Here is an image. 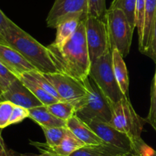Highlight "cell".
I'll list each match as a JSON object with an SVG mask.
<instances>
[{"instance_id": "cell-14", "label": "cell", "mask_w": 156, "mask_h": 156, "mask_svg": "<svg viewBox=\"0 0 156 156\" xmlns=\"http://www.w3.org/2000/svg\"><path fill=\"white\" fill-rule=\"evenodd\" d=\"M69 156H142L137 151H127L108 143L85 145Z\"/></svg>"}, {"instance_id": "cell-26", "label": "cell", "mask_w": 156, "mask_h": 156, "mask_svg": "<svg viewBox=\"0 0 156 156\" xmlns=\"http://www.w3.org/2000/svg\"><path fill=\"white\" fill-rule=\"evenodd\" d=\"M106 0H88V16L105 18Z\"/></svg>"}, {"instance_id": "cell-17", "label": "cell", "mask_w": 156, "mask_h": 156, "mask_svg": "<svg viewBox=\"0 0 156 156\" xmlns=\"http://www.w3.org/2000/svg\"><path fill=\"white\" fill-rule=\"evenodd\" d=\"M29 118L41 127H66V122L52 114L46 106L35 107L29 110Z\"/></svg>"}, {"instance_id": "cell-11", "label": "cell", "mask_w": 156, "mask_h": 156, "mask_svg": "<svg viewBox=\"0 0 156 156\" xmlns=\"http://www.w3.org/2000/svg\"><path fill=\"white\" fill-rule=\"evenodd\" d=\"M2 101H9L14 105L28 110L44 106L18 78L11 84L5 92L2 93Z\"/></svg>"}, {"instance_id": "cell-37", "label": "cell", "mask_w": 156, "mask_h": 156, "mask_svg": "<svg viewBox=\"0 0 156 156\" xmlns=\"http://www.w3.org/2000/svg\"><path fill=\"white\" fill-rule=\"evenodd\" d=\"M2 91L0 90V102H2Z\"/></svg>"}, {"instance_id": "cell-23", "label": "cell", "mask_w": 156, "mask_h": 156, "mask_svg": "<svg viewBox=\"0 0 156 156\" xmlns=\"http://www.w3.org/2000/svg\"><path fill=\"white\" fill-rule=\"evenodd\" d=\"M46 137V143L49 146H56L59 145L69 131L67 127H41Z\"/></svg>"}, {"instance_id": "cell-8", "label": "cell", "mask_w": 156, "mask_h": 156, "mask_svg": "<svg viewBox=\"0 0 156 156\" xmlns=\"http://www.w3.org/2000/svg\"><path fill=\"white\" fill-rule=\"evenodd\" d=\"M88 0H55L47 18V27L56 28L71 18L83 21L88 17Z\"/></svg>"}, {"instance_id": "cell-13", "label": "cell", "mask_w": 156, "mask_h": 156, "mask_svg": "<svg viewBox=\"0 0 156 156\" xmlns=\"http://www.w3.org/2000/svg\"><path fill=\"white\" fill-rule=\"evenodd\" d=\"M30 143L36 147L41 153H50L57 156H69L79 148L86 145L69 129L62 142L56 146H49L47 143L38 142H30Z\"/></svg>"}, {"instance_id": "cell-34", "label": "cell", "mask_w": 156, "mask_h": 156, "mask_svg": "<svg viewBox=\"0 0 156 156\" xmlns=\"http://www.w3.org/2000/svg\"><path fill=\"white\" fill-rule=\"evenodd\" d=\"M20 156H56L54 154H50V153H41V154H21Z\"/></svg>"}, {"instance_id": "cell-28", "label": "cell", "mask_w": 156, "mask_h": 156, "mask_svg": "<svg viewBox=\"0 0 156 156\" xmlns=\"http://www.w3.org/2000/svg\"><path fill=\"white\" fill-rule=\"evenodd\" d=\"M14 104L9 101H2L0 102V128L9 126L11 116L14 109Z\"/></svg>"}, {"instance_id": "cell-18", "label": "cell", "mask_w": 156, "mask_h": 156, "mask_svg": "<svg viewBox=\"0 0 156 156\" xmlns=\"http://www.w3.org/2000/svg\"><path fill=\"white\" fill-rule=\"evenodd\" d=\"M112 60L114 73L119 84V87L122 93L125 96H128L129 84L128 70L126 64L123 61V58L117 49L112 50Z\"/></svg>"}, {"instance_id": "cell-35", "label": "cell", "mask_w": 156, "mask_h": 156, "mask_svg": "<svg viewBox=\"0 0 156 156\" xmlns=\"http://www.w3.org/2000/svg\"><path fill=\"white\" fill-rule=\"evenodd\" d=\"M2 156H15V154H14V152L8 149V151Z\"/></svg>"}, {"instance_id": "cell-21", "label": "cell", "mask_w": 156, "mask_h": 156, "mask_svg": "<svg viewBox=\"0 0 156 156\" xmlns=\"http://www.w3.org/2000/svg\"><path fill=\"white\" fill-rule=\"evenodd\" d=\"M46 106L52 114L66 122H67L76 113L75 104L67 101H59Z\"/></svg>"}, {"instance_id": "cell-31", "label": "cell", "mask_w": 156, "mask_h": 156, "mask_svg": "<svg viewBox=\"0 0 156 156\" xmlns=\"http://www.w3.org/2000/svg\"><path fill=\"white\" fill-rule=\"evenodd\" d=\"M12 21L9 19L2 11L0 9V36L3 34V32L6 30L8 27L12 24Z\"/></svg>"}, {"instance_id": "cell-30", "label": "cell", "mask_w": 156, "mask_h": 156, "mask_svg": "<svg viewBox=\"0 0 156 156\" xmlns=\"http://www.w3.org/2000/svg\"><path fill=\"white\" fill-rule=\"evenodd\" d=\"M147 54L149 55L156 63V16L153 30H152V39H151V43Z\"/></svg>"}, {"instance_id": "cell-19", "label": "cell", "mask_w": 156, "mask_h": 156, "mask_svg": "<svg viewBox=\"0 0 156 156\" xmlns=\"http://www.w3.org/2000/svg\"><path fill=\"white\" fill-rule=\"evenodd\" d=\"M81 21L77 18H71L60 23L56 27V39L53 44L58 47H62L76 33Z\"/></svg>"}, {"instance_id": "cell-24", "label": "cell", "mask_w": 156, "mask_h": 156, "mask_svg": "<svg viewBox=\"0 0 156 156\" xmlns=\"http://www.w3.org/2000/svg\"><path fill=\"white\" fill-rule=\"evenodd\" d=\"M27 75L31 78L33 80H34L37 84L39 86H41L44 90L47 92V93H50V95H52L53 96H54L55 98L59 99V101H63L60 98V96H59V94L56 92V89L53 87V86L52 85L51 83L45 77L44 74L42 73H41L38 70H34V71H30L27 73Z\"/></svg>"}, {"instance_id": "cell-5", "label": "cell", "mask_w": 156, "mask_h": 156, "mask_svg": "<svg viewBox=\"0 0 156 156\" xmlns=\"http://www.w3.org/2000/svg\"><path fill=\"white\" fill-rule=\"evenodd\" d=\"M89 76L112 104L117 103L125 96L114 75L112 51L91 62Z\"/></svg>"}, {"instance_id": "cell-38", "label": "cell", "mask_w": 156, "mask_h": 156, "mask_svg": "<svg viewBox=\"0 0 156 156\" xmlns=\"http://www.w3.org/2000/svg\"><path fill=\"white\" fill-rule=\"evenodd\" d=\"M56 156H57V155H56Z\"/></svg>"}, {"instance_id": "cell-27", "label": "cell", "mask_w": 156, "mask_h": 156, "mask_svg": "<svg viewBox=\"0 0 156 156\" xmlns=\"http://www.w3.org/2000/svg\"><path fill=\"white\" fill-rule=\"evenodd\" d=\"M17 78L13 73L0 62V90L2 93L5 92Z\"/></svg>"}, {"instance_id": "cell-32", "label": "cell", "mask_w": 156, "mask_h": 156, "mask_svg": "<svg viewBox=\"0 0 156 156\" xmlns=\"http://www.w3.org/2000/svg\"><path fill=\"white\" fill-rule=\"evenodd\" d=\"M140 152L141 153L142 156H152L149 151V145L145 143L144 142L140 145Z\"/></svg>"}, {"instance_id": "cell-15", "label": "cell", "mask_w": 156, "mask_h": 156, "mask_svg": "<svg viewBox=\"0 0 156 156\" xmlns=\"http://www.w3.org/2000/svg\"><path fill=\"white\" fill-rule=\"evenodd\" d=\"M66 127L86 145L105 143L84 121L74 115L66 122Z\"/></svg>"}, {"instance_id": "cell-20", "label": "cell", "mask_w": 156, "mask_h": 156, "mask_svg": "<svg viewBox=\"0 0 156 156\" xmlns=\"http://www.w3.org/2000/svg\"><path fill=\"white\" fill-rule=\"evenodd\" d=\"M18 79L22 81L23 84L30 90L32 93L44 104V106H48L50 104L56 103V102H59V100L50 93H47L46 90H44L41 86L38 85L34 80L31 79L30 76L27 75V73L21 75Z\"/></svg>"}, {"instance_id": "cell-22", "label": "cell", "mask_w": 156, "mask_h": 156, "mask_svg": "<svg viewBox=\"0 0 156 156\" xmlns=\"http://www.w3.org/2000/svg\"><path fill=\"white\" fill-rule=\"evenodd\" d=\"M136 5V0H113L110 8L120 9L123 11L129 24L135 29Z\"/></svg>"}, {"instance_id": "cell-36", "label": "cell", "mask_w": 156, "mask_h": 156, "mask_svg": "<svg viewBox=\"0 0 156 156\" xmlns=\"http://www.w3.org/2000/svg\"><path fill=\"white\" fill-rule=\"evenodd\" d=\"M149 151L152 156H156V151L149 146Z\"/></svg>"}, {"instance_id": "cell-2", "label": "cell", "mask_w": 156, "mask_h": 156, "mask_svg": "<svg viewBox=\"0 0 156 156\" xmlns=\"http://www.w3.org/2000/svg\"><path fill=\"white\" fill-rule=\"evenodd\" d=\"M0 41L18 50L41 73L59 72L47 47L42 45L13 21L0 36Z\"/></svg>"}, {"instance_id": "cell-3", "label": "cell", "mask_w": 156, "mask_h": 156, "mask_svg": "<svg viewBox=\"0 0 156 156\" xmlns=\"http://www.w3.org/2000/svg\"><path fill=\"white\" fill-rule=\"evenodd\" d=\"M82 83L87 93L76 105L75 115L87 124L94 119L110 123L112 119V103L91 76Z\"/></svg>"}, {"instance_id": "cell-4", "label": "cell", "mask_w": 156, "mask_h": 156, "mask_svg": "<svg viewBox=\"0 0 156 156\" xmlns=\"http://www.w3.org/2000/svg\"><path fill=\"white\" fill-rule=\"evenodd\" d=\"M146 119L140 117L133 107L128 96L112 104V119L110 124L116 129L126 133L140 148L143 142L141 133Z\"/></svg>"}, {"instance_id": "cell-7", "label": "cell", "mask_w": 156, "mask_h": 156, "mask_svg": "<svg viewBox=\"0 0 156 156\" xmlns=\"http://www.w3.org/2000/svg\"><path fill=\"white\" fill-rule=\"evenodd\" d=\"M86 41L91 62L112 51L105 18L88 16L85 20Z\"/></svg>"}, {"instance_id": "cell-9", "label": "cell", "mask_w": 156, "mask_h": 156, "mask_svg": "<svg viewBox=\"0 0 156 156\" xmlns=\"http://www.w3.org/2000/svg\"><path fill=\"white\" fill-rule=\"evenodd\" d=\"M51 83L63 101L71 102L75 106L86 96V88L83 83L62 73H43Z\"/></svg>"}, {"instance_id": "cell-6", "label": "cell", "mask_w": 156, "mask_h": 156, "mask_svg": "<svg viewBox=\"0 0 156 156\" xmlns=\"http://www.w3.org/2000/svg\"><path fill=\"white\" fill-rule=\"evenodd\" d=\"M105 21L111 50L117 49L123 58L127 56L132 44L134 28L129 24L124 12L120 9L109 8L105 15Z\"/></svg>"}, {"instance_id": "cell-1", "label": "cell", "mask_w": 156, "mask_h": 156, "mask_svg": "<svg viewBox=\"0 0 156 156\" xmlns=\"http://www.w3.org/2000/svg\"><path fill=\"white\" fill-rule=\"evenodd\" d=\"M50 55L59 73L82 81L89 76L91 60L86 41L85 21H82L76 33L61 47L52 43L47 46Z\"/></svg>"}, {"instance_id": "cell-33", "label": "cell", "mask_w": 156, "mask_h": 156, "mask_svg": "<svg viewBox=\"0 0 156 156\" xmlns=\"http://www.w3.org/2000/svg\"><path fill=\"white\" fill-rule=\"evenodd\" d=\"M2 128H0V156H2L6 151H8V148H6L5 144L3 138L2 136Z\"/></svg>"}, {"instance_id": "cell-12", "label": "cell", "mask_w": 156, "mask_h": 156, "mask_svg": "<svg viewBox=\"0 0 156 156\" xmlns=\"http://www.w3.org/2000/svg\"><path fill=\"white\" fill-rule=\"evenodd\" d=\"M0 62L18 78L28 72L37 70L18 50L0 41Z\"/></svg>"}, {"instance_id": "cell-16", "label": "cell", "mask_w": 156, "mask_h": 156, "mask_svg": "<svg viewBox=\"0 0 156 156\" xmlns=\"http://www.w3.org/2000/svg\"><path fill=\"white\" fill-rule=\"evenodd\" d=\"M156 16V0H146V12H145L144 28L141 43L139 44L140 50L147 54L152 39V30Z\"/></svg>"}, {"instance_id": "cell-29", "label": "cell", "mask_w": 156, "mask_h": 156, "mask_svg": "<svg viewBox=\"0 0 156 156\" xmlns=\"http://www.w3.org/2000/svg\"><path fill=\"white\" fill-rule=\"evenodd\" d=\"M29 117V110L20 106H14L13 111L11 116L9 125L21 122L25 118Z\"/></svg>"}, {"instance_id": "cell-25", "label": "cell", "mask_w": 156, "mask_h": 156, "mask_svg": "<svg viewBox=\"0 0 156 156\" xmlns=\"http://www.w3.org/2000/svg\"><path fill=\"white\" fill-rule=\"evenodd\" d=\"M145 12H146V0H136V27L137 28L139 36V44L141 43L143 36L144 28Z\"/></svg>"}, {"instance_id": "cell-10", "label": "cell", "mask_w": 156, "mask_h": 156, "mask_svg": "<svg viewBox=\"0 0 156 156\" xmlns=\"http://www.w3.org/2000/svg\"><path fill=\"white\" fill-rule=\"evenodd\" d=\"M88 125L105 143L127 151H140L138 145L128 135L116 129L109 122L94 119Z\"/></svg>"}]
</instances>
